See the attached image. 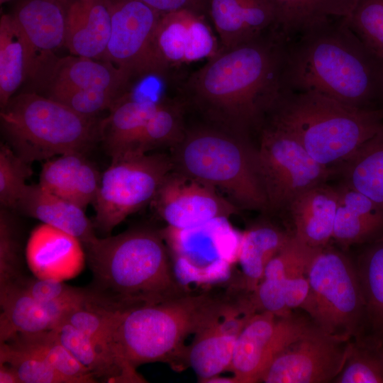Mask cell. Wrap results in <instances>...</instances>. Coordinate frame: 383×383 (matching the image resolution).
Segmentation results:
<instances>
[{
  "label": "cell",
  "instance_id": "7a4b0ae2",
  "mask_svg": "<svg viewBox=\"0 0 383 383\" xmlns=\"http://www.w3.org/2000/svg\"><path fill=\"white\" fill-rule=\"evenodd\" d=\"M282 84L283 91L383 109V58L350 29L346 18L325 20L284 40Z\"/></svg>",
  "mask_w": 383,
  "mask_h": 383
},
{
  "label": "cell",
  "instance_id": "cb8c5ba5",
  "mask_svg": "<svg viewBox=\"0 0 383 383\" xmlns=\"http://www.w3.org/2000/svg\"><path fill=\"white\" fill-rule=\"evenodd\" d=\"M101 176L85 153L70 152L47 160L38 184L85 210L96 196Z\"/></svg>",
  "mask_w": 383,
  "mask_h": 383
},
{
  "label": "cell",
  "instance_id": "e575fe53",
  "mask_svg": "<svg viewBox=\"0 0 383 383\" xmlns=\"http://www.w3.org/2000/svg\"><path fill=\"white\" fill-rule=\"evenodd\" d=\"M7 342L41 357L72 383L97 382L89 370L61 343L52 330L17 334Z\"/></svg>",
  "mask_w": 383,
  "mask_h": 383
},
{
  "label": "cell",
  "instance_id": "d6a6232c",
  "mask_svg": "<svg viewBox=\"0 0 383 383\" xmlns=\"http://www.w3.org/2000/svg\"><path fill=\"white\" fill-rule=\"evenodd\" d=\"M275 11V29L284 40L315 23L347 18L357 0H270Z\"/></svg>",
  "mask_w": 383,
  "mask_h": 383
},
{
  "label": "cell",
  "instance_id": "f546056e",
  "mask_svg": "<svg viewBox=\"0 0 383 383\" xmlns=\"http://www.w3.org/2000/svg\"><path fill=\"white\" fill-rule=\"evenodd\" d=\"M0 343L17 334L47 331L55 326L43 305L19 281L0 287Z\"/></svg>",
  "mask_w": 383,
  "mask_h": 383
},
{
  "label": "cell",
  "instance_id": "484cf974",
  "mask_svg": "<svg viewBox=\"0 0 383 383\" xmlns=\"http://www.w3.org/2000/svg\"><path fill=\"white\" fill-rule=\"evenodd\" d=\"M18 212L63 231L82 245L97 236L84 209L44 189L40 184H28L14 208Z\"/></svg>",
  "mask_w": 383,
  "mask_h": 383
},
{
  "label": "cell",
  "instance_id": "f1b7e54d",
  "mask_svg": "<svg viewBox=\"0 0 383 383\" xmlns=\"http://www.w3.org/2000/svg\"><path fill=\"white\" fill-rule=\"evenodd\" d=\"M160 103L124 94L113 105L100 123V142L111 159L131 150Z\"/></svg>",
  "mask_w": 383,
  "mask_h": 383
},
{
  "label": "cell",
  "instance_id": "8fae6325",
  "mask_svg": "<svg viewBox=\"0 0 383 383\" xmlns=\"http://www.w3.org/2000/svg\"><path fill=\"white\" fill-rule=\"evenodd\" d=\"M161 16L139 0H111V30L103 60L130 78L162 75L168 66L156 43Z\"/></svg>",
  "mask_w": 383,
  "mask_h": 383
},
{
  "label": "cell",
  "instance_id": "7402d4cb",
  "mask_svg": "<svg viewBox=\"0 0 383 383\" xmlns=\"http://www.w3.org/2000/svg\"><path fill=\"white\" fill-rule=\"evenodd\" d=\"M111 30V0H73L66 10L65 43L72 55L103 60Z\"/></svg>",
  "mask_w": 383,
  "mask_h": 383
},
{
  "label": "cell",
  "instance_id": "7c38bea8",
  "mask_svg": "<svg viewBox=\"0 0 383 383\" xmlns=\"http://www.w3.org/2000/svg\"><path fill=\"white\" fill-rule=\"evenodd\" d=\"M304 318L257 311L248 321L237 339L228 368L235 383L260 382L272 360L287 346L313 326Z\"/></svg>",
  "mask_w": 383,
  "mask_h": 383
},
{
  "label": "cell",
  "instance_id": "836d02e7",
  "mask_svg": "<svg viewBox=\"0 0 383 383\" xmlns=\"http://www.w3.org/2000/svg\"><path fill=\"white\" fill-rule=\"evenodd\" d=\"M28 50L12 15L0 21V105L4 109L28 78Z\"/></svg>",
  "mask_w": 383,
  "mask_h": 383
},
{
  "label": "cell",
  "instance_id": "52a82bcc",
  "mask_svg": "<svg viewBox=\"0 0 383 383\" xmlns=\"http://www.w3.org/2000/svg\"><path fill=\"white\" fill-rule=\"evenodd\" d=\"M6 143L31 164L70 153L88 152L100 141V123L34 92L13 96L1 109Z\"/></svg>",
  "mask_w": 383,
  "mask_h": 383
},
{
  "label": "cell",
  "instance_id": "d4e9b609",
  "mask_svg": "<svg viewBox=\"0 0 383 383\" xmlns=\"http://www.w3.org/2000/svg\"><path fill=\"white\" fill-rule=\"evenodd\" d=\"M332 240L343 248L367 244L383 236V208L340 182Z\"/></svg>",
  "mask_w": 383,
  "mask_h": 383
},
{
  "label": "cell",
  "instance_id": "ab89813d",
  "mask_svg": "<svg viewBox=\"0 0 383 383\" xmlns=\"http://www.w3.org/2000/svg\"><path fill=\"white\" fill-rule=\"evenodd\" d=\"M319 249L309 246L292 235L267 264L262 279H292L306 276Z\"/></svg>",
  "mask_w": 383,
  "mask_h": 383
},
{
  "label": "cell",
  "instance_id": "9a60e30c",
  "mask_svg": "<svg viewBox=\"0 0 383 383\" xmlns=\"http://www.w3.org/2000/svg\"><path fill=\"white\" fill-rule=\"evenodd\" d=\"M206 224L186 230L167 226L161 231L175 277L187 288L189 284L209 285L228 280L238 260V253L225 250L216 234L206 231Z\"/></svg>",
  "mask_w": 383,
  "mask_h": 383
},
{
  "label": "cell",
  "instance_id": "f6af8a7d",
  "mask_svg": "<svg viewBox=\"0 0 383 383\" xmlns=\"http://www.w3.org/2000/svg\"><path fill=\"white\" fill-rule=\"evenodd\" d=\"M26 292L40 303L71 301L87 303L94 300L89 288L67 285L52 278H26L19 281Z\"/></svg>",
  "mask_w": 383,
  "mask_h": 383
},
{
  "label": "cell",
  "instance_id": "f907efd6",
  "mask_svg": "<svg viewBox=\"0 0 383 383\" xmlns=\"http://www.w3.org/2000/svg\"><path fill=\"white\" fill-rule=\"evenodd\" d=\"M60 1H64V0H60Z\"/></svg>",
  "mask_w": 383,
  "mask_h": 383
},
{
  "label": "cell",
  "instance_id": "4316f807",
  "mask_svg": "<svg viewBox=\"0 0 383 383\" xmlns=\"http://www.w3.org/2000/svg\"><path fill=\"white\" fill-rule=\"evenodd\" d=\"M51 330L72 355L89 370L97 382H147L136 369L122 360L112 350L70 323H60Z\"/></svg>",
  "mask_w": 383,
  "mask_h": 383
},
{
  "label": "cell",
  "instance_id": "4dcf8cb0",
  "mask_svg": "<svg viewBox=\"0 0 383 383\" xmlns=\"http://www.w3.org/2000/svg\"><path fill=\"white\" fill-rule=\"evenodd\" d=\"M334 170L340 182L383 208V126Z\"/></svg>",
  "mask_w": 383,
  "mask_h": 383
},
{
  "label": "cell",
  "instance_id": "7dc6e473",
  "mask_svg": "<svg viewBox=\"0 0 383 383\" xmlns=\"http://www.w3.org/2000/svg\"><path fill=\"white\" fill-rule=\"evenodd\" d=\"M0 383H21V382L12 367L0 363Z\"/></svg>",
  "mask_w": 383,
  "mask_h": 383
},
{
  "label": "cell",
  "instance_id": "2e32d148",
  "mask_svg": "<svg viewBox=\"0 0 383 383\" xmlns=\"http://www.w3.org/2000/svg\"><path fill=\"white\" fill-rule=\"evenodd\" d=\"M255 312L248 297L237 296L222 315L194 335L187 362L199 382L228 370L238 335Z\"/></svg>",
  "mask_w": 383,
  "mask_h": 383
},
{
  "label": "cell",
  "instance_id": "c3c4849f",
  "mask_svg": "<svg viewBox=\"0 0 383 383\" xmlns=\"http://www.w3.org/2000/svg\"><path fill=\"white\" fill-rule=\"evenodd\" d=\"M204 383H235L233 377H222L217 375L206 380Z\"/></svg>",
  "mask_w": 383,
  "mask_h": 383
},
{
  "label": "cell",
  "instance_id": "b9f144b4",
  "mask_svg": "<svg viewBox=\"0 0 383 383\" xmlns=\"http://www.w3.org/2000/svg\"><path fill=\"white\" fill-rule=\"evenodd\" d=\"M346 21L362 42L383 58V0H357Z\"/></svg>",
  "mask_w": 383,
  "mask_h": 383
},
{
  "label": "cell",
  "instance_id": "ac0fdd59",
  "mask_svg": "<svg viewBox=\"0 0 383 383\" xmlns=\"http://www.w3.org/2000/svg\"><path fill=\"white\" fill-rule=\"evenodd\" d=\"M156 43L167 66L209 59L220 50L210 27L198 12L190 10L162 14Z\"/></svg>",
  "mask_w": 383,
  "mask_h": 383
},
{
  "label": "cell",
  "instance_id": "3957f363",
  "mask_svg": "<svg viewBox=\"0 0 383 383\" xmlns=\"http://www.w3.org/2000/svg\"><path fill=\"white\" fill-rule=\"evenodd\" d=\"M99 304L111 311L171 299L189 291L175 277L160 231L136 228L83 245Z\"/></svg>",
  "mask_w": 383,
  "mask_h": 383
},
{
  "label": "cell",
  "instance_id": "d590c367",
  "mask_svg": "<svg viewBox=\"0 0 383 383\" xmlns=\"http://www.w3.org/2000/svg\"><path fill=\"white\" fill-rule=\"evenodd\" d=\"M185 131L182 106L161 101L126 154H146L165 148L171 150L182 140Z\"/></svg>",
  "mask_w": 383,
  "mask_h": 383
},
{
  "label": "cell",
  "instance_id": "9c48e42d",
  "mask_svg": "<svg viewBox=\"0 0 383 383\" xmlns=\"http://www.w3.org/2000/svg\"><path fill=\"white\" fill-rule=\"evenodd\" d=\"M257 133L255 159L269 214L286 213L298 195L335 175L334 169L316 162L294 135L278 125L264 120Z\"/></svg>",
  "mask_w": 383,
  "mask_h": 383
},
{
  "label": "cell",
  "instance_id": "603a6c76",
  "mask_svg": "<svg viewBox=\"0 0 383 383\" xmlns=\"http://www.w3.org/2000/svg\"><path fill=\"white\" fill-rule=\"evenodd\" d=\"M338 201L337 186L328 182L298 195L286 211L293 225V235L314 248L328 245L333 238Z\"/></svg>",
  "mask_w": 383,
  "mask_h": 383
},
{
  "label": "cell",
  "instance_id": "83f0119b",
  "mask_svg": "<svg viewBox=\"0 0 383 383\" xmlns=\"http://www.w3.org/2000/svg\"><path fill=\"white\" fill-rule=\"evenodd\" d=\"M292 235L267 218L250 226L240 236L237 262L242 275L236 289L252 293L262 281L267 264Z\"/></svg>",
  "mask_w": 383,
  "mask_h": 383
},
{
  "label": "cell",
  "instance_id": "bcb514c9",
  "mask_svg": "<svg viewBox=\"0 0 383 383\" xmlns=\"http://www.w3.org/2000/svg\"><path fill=\"white\" fill-rule=\"evenodd\" d=\"M157 12L164 14L182 10L199 12L206 0H139Z\"/></svg>",
  "mask_w": 383,
  "mask_h": 383
},
{
  "label": "cell",
  "instance_id": "f35d334b",
  "mask_svg": "<svg viewBox=\"0 0 383 383\" xmlns=\"http://www.w3.org/2000/svg\"><path fill=\"white\" fill-rule=\"evenodd\" d=\"M0 363L12 367L21 383H72L41 357L9 342L0 343Z\"/></svg>",
  "mask_w": 383,
  "mask_h": 383
},
{
  "label": "cell",
  "instance_id": "ffe728a7",
  "mask_svg": "<svg viewBox=\"0 0 383 383\" xmlns=\"http://www.w3.org/2000/svg\"><path fill=\"white\" fill-rule=\"evenodd\" d=\"M82 245L74 236L42 223L32 231L28 240L27 262L36 277L72 279L84 265L86 254Z\"/></svg>",
  "mask_w": 383,
  "mask_h": 383
},
{
  "label": "cell",
  "instance_id": "30bf717a",
  "mask_svg": "<svg viewBox=\"0 0 383 383\" xmlns=\"http://www.w3.org/2000/svg\"><path fill=\"white\" fill-rule=\"evenodd\" d=\"M111 160L92 204L94 228L106 235L151 204L164 178L173 170L171 156L161 152L129 153Z\"/></svg>",
  "mask_w": 383,
  "mask_h": 383
},
{
  "label": "cell",
  "instance_id": "44dd1931",
  "mask_svg": "<svg viewBox=\"0 0 383 383\" xmlns=\"http://www.w3.org/2000/svg\"><path fill=\"white\" fill-rule=\"evenodd\" d=\"M211 19L223 48L248 42L276 30L270 0H209Z\"/></svg>",
  "mask_w": 383,
  "mask_h": 383
},
{
  "label": "cell",
  "instance_id": "74e56055",
  "mask_svg": "<svg viewBox=\"0 0 383 383\" xmlns=\"http://www.w3.org/2000/svg\"><path fill=\"white\" fill-rule=\"evenodd\" d=\"M357 340L350 342L345 362L334 382L383 383V346Z\"/></svg>",
  "mask_w": 383,
  "mask_h": 383
},
{
  "label": "cell",
  "instance_id": "1f68e13d",
  "mask_svg": "<svg viewBox=\"0 0 383 383\" xmlns=\"http://www.w3.org/2000/svg\"><path fill=\"white\" fill-rule=\"evenodd\" d=\"M355 262L364 297L368 340L383 345V236L365 244Z\"/></svg>",
  "mask_w": 383,
  "mask_h": 383
},
{
  "label": "cell",
  "instance_id": "e0dca14e",
  "mask_svg": "<svg viewBox=\"0 0 383 383\" xmlns=\"http://www.w3.org/2000/svg\"><path fill=\"white\" fill-rule=\"evenodd\" d=\"M12 16L26 44L32 79L65 43L66 10L60 0H24Z\"/></svg>",
  "mask_w": 383,
  "mask_h": 383
},
{
  "label": "cell",
  "instance_id": "8d00e7d4",
  "mask_svg": "<svg viewBox=\"0 0 383 383\" xmlns=\"http://www.w3.org/2000/svg\"><path fill=\"white\" fill-rule=\"evenodd\" d=\"M309 289L306 276L292 279L264 278L249 294V299L257 311L287 316L294 309L302 307Z\"/></svg>",
  "mask_w": 383,
  "mask_h": 383
},
{
  "label": "cell",
  "instance_id": "4fadbf2b",
  "mask_svg": "<svg viewBox=\"0 0 383 383\" xmlns=\"http://www.w3.org/2000/svg\"><path fill=\"white\" fill-rule=\"evenodd\" d=\"M350 344V340L331 336L314 326L272 360L260 382H334L345 362Z\"/></svg>",
  "mask_w": 383,
  "mask_h": 383
},
{
  "label": "cell",
  "instance_id": "5bb4252c",
  "mask_svg": "<svg viewBox=\"0 0 383 383\" xmlns=\"http://www.w3.org/2000/svg\"><path fill=\"white\" fill-rule=\"evenodd\" d=\"M151 204L168 227L178 230L227 219L240 210L215 188L174 170L165 176Z\"/></svg>",
  "mask_w": 383,
  "mask_h": 383
},
{
  "label": "cell",
  "instance_id": "60d3db41",
  "mask_svg": "<svg viewBox=\"0 0 383 383\" xmlns=\"http://www.w3.org/2000/svg\"><path fill=\"white\" fill-rule=\"evenodd\" d=\"M30 164L21 158L7 144L0 145V204L14 209L32 175Z\"/></svg>",
  "mask_w": 383,
  "mask_h": 383
},
{
  "label": "cell",
  "instance_id": "816d5d0a",
  "mask_svg": "<svg viewBox=\"0 0 383 383\" xmlns=\"http://www.w3.org/2000/svg\"><path fill=\"white\" fill-rule=\"evenodd\" d=\"M383 346V345H382Z\"/></svg>",
  "mask_w": 383,
  "mask_h": 383
},
{
  "label": "cell",
  "instance_id": "5b68a950",
  "mask_svg": "<svg viewBox=\"0 0 383 383\" xmlns=\"http://www.w3.org/2000/svg\"><path fill=\"white\" fill-rule=\"evenodd\" d=\"M265 120L294 135L316 162L334 169L382 128L383 109H359L316 93L283 91Z\"/></svg>",
  "mask_w": 383,
  "mask_h": 383
},
{
  "label": "cell",
  "instance_id": "d6986e66",
  "mask_svg": "<svg viewBox=\"0 0 383 383\" xmlns=\"http://www.w3.org/2000/svg\"><path fill=\"white\" fill-rule=\"evenodd\" d=\"M129 79L126 72L105 60L55 55L40 68L32 80L44 89L65 87L123 94Z\"/></svg>",
  "mask_w": 383,
  "mask_h": 383
},
{
  "label": "cell",
  "instance_id": "8992f818",
  "mask_svg": "<svg viewBox=\"0 0 383 383\" xmlns=\"http://www.w3.org/2000/svg\"><path fill=\"white\" fill-rule=\"evenodd\" d=\"M173 170L222 191L239 209L269 214L250 136L211 125L186 129Z\"/></svg>",
  "mask_w": 383,
  "mask_h": 383
},
{
  "label": "cell",
  "instance_id": "ba28073f",
  "mask_svg": "<svg viewBox=\"0 0 383 383\" xmlns=\"http://www.w3.org/2000/svg\"><path fill=\"white\" fill-rule=\"evenodd\" d=\"M309 294L301 309L322 332L343 340L365 327L364 297L355 262L329 244L320 248L308 270Z\"/></svg>",
  "mask_w": 383,
  "mask_h": 383
},
{
  "label": "cell",
  "instance_id": "6da1fadb",
  "mask_svg": "<svg viewBox=\"0 0 383 383\" xmlns=\"http://www.w3.org/2000/svg\"><path fill=\"white\" fill-rule=\"evenodd\" d=\"M284 39L272 30L222 48L187 82L193 101L213 125L250 136L283 91Z\"/></svg>",
  "mask_w": 383,
  "mask_h": 383
},
{
  "label": "cell",
  "instance_id": "277c9868",
  "mask_svg": "<svg viewBox=\"0 0 383 383\" xmlns=\"http://www.w3.org/2000/svg\"><path fill=\"white\" fill-rule=\"evenodd\" d=\"M236 294L189 291L161 301L144 304L112 313L116 354L136 369L164 362L174 370L187 367L185 341L222 315Z\"/></svg>",
  "mask_w": 383,
  "mask_h": 383
},
{
  "label": "cell",
  "instance_id": "7bdbcfd3",
  "mask_svg": "<svg viewBox=\"0 0 383 383\" xmlns=\"http://www.w3.org/2000/svg\"><path fill=\"white\" fill-rule=\"evenodd\" d=\"M23 277L18 226L9 209L1 207L0 287L17 282Z\"/></svg>",
  "mask_w": 383,
  "mask_h": 383
},
{
  "label": "cell",
  "instance_id": "681fc988",
  "mask_svg": "<svg viewBox=\"0 0 383 383\" xmlns=\"http://www.w3.org/2000/svg\"><path fill=\"white\" fill-rule=\"evenodd\" d=\"M7 0H1V3L5 2Z\"/></svg>",
  "mask_w": 383,
  "mask_h": 383
},
{
  "label": "cell",
  "instance_id": "ee69618b",
  "mask_svg": "<svg viewBox=\"0 0 383 383\" xmlns=\"http://www.w3.org/2000/svg\"><path fill=\"white\" fill-rule=\"evenodd\" d=\"M45 90L47 94L45 96L88 117H95L106 109L110 110L124 95L110 91L83 90L65 87H53Z\"/></svg>",
  "mask_w": 383,
  "mask_h": 383
}]
</instances>
